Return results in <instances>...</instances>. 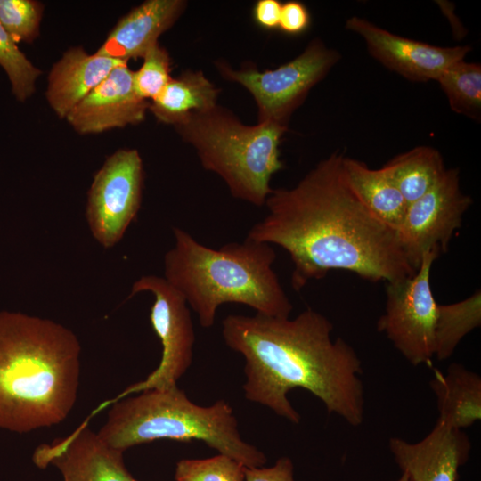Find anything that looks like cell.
I'll list each match as a JSON object with an SVG mask.
<instances>
[{"label": "cell", "instance_id": "cell-1", "mask_svg": "<svg viewBox=\"0 0 481 481\" xmlns=\"http://www.w3.org/2000/svg\"><path fill=\"white\" fill-rule=\"evenodd\" d=\"M343 158L334 152L295 186L272 189L265 203L267 214L247 234L287 251L296 291L332 270L387 283L416 272L396 232L376 219L350 188Z\"/></svg>", "mask_w": 481, "mask_h": 481}, {"label": "cell", "instance_id": "cell-2", "mask_svg": "<svg viewBox=\"0 0 481 481\" xmlns=\"http://www.w3.org/2000/svg\"><path fill=\"white\" fill-rule=\"evenodd\" d=\"M332 330L330 321L312 308L293 319L230 314L222 322L224 343L245 359L247 400L298 424L288 393L300 387L329 413L358 427L364 417L362 362L343 338L332 339Z\"/></svg>", "mask_w": 481, "mask_h": 481}, {"label": "cell", "instance_id": "cell-3", "mask_svg": "<svg viewBox=\"0 0 481 481\" xmlns=\"http://www.w3.org/2000/svg\"><path fill=\"white\" fill-rule=\"evenodd\" d=\"M81 346L50 319L0 312V428L29 433L62 422L75 406Z\"/></svg>", "mask_w": 481, "mask_h": 481}, {"label": "cell", "instance_id": "cell-4", "mask_svg": "<svg viewBox=\"0 0 481 481\" xmlns=\"http://www.w3.org/2000/svg\"><path fill=\"white\" fill-rule=\"evenodd\" d=\"M173 234L175 244L164 257V279L183 297L203 328L214 325L217 308L227 303L266 316L289 317L293 306L273 271L272 245L246 238L213 249L179 227Z\"/></svg>", "mask_w": 481, "mask_h": 481}, {"label": "cell", "instance_id": "cell-5", "mask_svg": "<svg viewBox=\"0 0 481 481\" xmlns=\"http://www.w3.org/2000/svg\"><path fill=\"white\" fill-rule=\"evenodd\" d=\"M137 394L112 401L107 420L97 432L110 446L125 452L163 439L195 440L246 468L266 463L265 454L240 436L232 407L224 399L201 406L178 387Z\"/></svg>", "mask_w": 481, "mask_h": 481}, {"label": "cell", "instance_id": "cell-6", "mask_svg": "<svg viewBox=\"0 0 481 481\" xmlns=\"http://www.w3.org/2000/svg\"><path fill=\"white\" fill-rule=\"evenodd\" d=\"M175 126L202 167L218 175L232 197L265 205L272 176L283 168L279 145L287 126L267 121L245 125L218 105L192 113Z\"/></svg>", "mask_w": 481, "mask_h": 481}, {"label": "cell", "instance_id": "cell-7", "mask_svg": "<svg viewBox=\"0 0 481 481\" xmlns=\"http://www.w3.org/2000/svg\"><path fill=\"white\" fill-rule=\"evenodd\" d=\"M339 58L337 51L314 39L298 57L274 69L258 71L248 67L233 70L223 61H218L216 67L224 77L240 84L251 94L257 106L258 122L287 126L292 112Z\"/></svg>", "mask_w": 481, "mask_h": 481}, {"label": "cell", "instance_id": "cell-8", "mask_svg": "<svg viewBox=\"0 0 481 481\" xmlns=\"http://www.w3.org/2000/svg\"><path fill=\"white\" fill-rule=\"evenodd\" d=\"M438 256L426 253L414 274L387 283L385 312L377 322V330L414 366L429 363L435 354L439 304L432 293L430 273Z\"/></svg>", "mask_w": 481, "mask_h": 481}, {"label": "cell", "instance_id": "cell-9", "mask_svg": "<svg viewBox=\"0 0 481 481\" xmlns=\"http://www.w3.org/2000/svg\"><path fill=\"white\" fill-rule=\"evenodd\" d=\"M143 291L154 296L150 321L161 343V359L143 380L127 387L114 400L144 390L175 387L192 363L195 332L183 297L164 278L156 275L142 276L133 284L128 298Z\"/></svg>", "mask_w": 481, "mask_h": 481}, {"label": "cell", "instance_id": "cell-10", "mask_svg": "<svg viewBox=\"0 0 481 481\" xmlns=\"http://www.w3.org/2000/svg\"><path fill=\"white\" fill-rule=\"evenodd\" d=\"M143 167L135 149L118 150L94 175L86 216L94 238L111 248L123 237L142 203Z\"/></svg>", "mask_w": 481, "mask_h": 481}, {"label": "cell", "instance_id": "cell-11", "mask_svg": "<svg viewBox=\"0 0 481 481\" xmlns=\"http://www.w3.org/2000/svg\"><path fill=\"white\" fill-rule=\"evenodd\" d=\"M471 204V197L461 190L458 168L446 169L427 193L408 204L396 235L415 271L426 253L440 255L447 250Z\"/></svg>", "mask_w": 481, "mask_h": 481}, {"label": "cell", "instance_id": "cell-12", "mask_svg": "<svg viewBox=\"0 0 481 481\" xmlns=\"http://www.w3.org/2000/svg\"><path fill=\"white\" fill-rule=\"evenodd\" d=\"M346 27L364 40L370 53L380 63L415 82L437 80L471 51L469 45L443 47L397 36L356 16L349 18Z\"/></svg>", "mask_w": 481, "mask_h": 481}, {"label": "cell", "instance_id": "cell-13", "mask_svg": "<svg viewBox=\"0 0 481 481\" xmlns=\"http://www.w3.org/2000/svg\"><path fill=\"white\" fill-rule=\"evenodd\" d=\"M123 453L83 425L66 437L39 445L32 459L41 469L54 466L63 481H139L126 469Z\"/></svg>", "mask_w": 481, "mask_h": 481}, {"label": "cell", "instance_id": "cell-14", "mask_svg": "<svg viewBox=\"0 0 481 481\" xmlns=\"http://www.w3.org/2000/svg\"><path fill=\"white\" fill-rule=\"evenodd\" d=\"M388 446L409 481H457L459 469L467 462L471 450L462 429L439 420L422 440L409 443L392 437Z\"/></svg>", "mask_w": 481, "mask_h": 481}, {"label": "cell", "instance_id": "cell-15", "mask_svg": "<svg viewBox=\"0 0 481 481\" xmlns=\"http://www.w3.org/2000/svg\"><path fill=\"white\" fill-rule=\"evenodd\" d=\"M127 62L116 67L67 115V121L79 134L103 131L142 122L148 102L136 94Z\"/></svg>", "mask_w": 481, "mask_h": 481}, {"label": "cell", "instance_id": "cell-16", "mask_svg": "<svg viewBox=\"0 0 481 481\" xmlns=\"http://www.w3.org/2000/svg\"><path fill=\"white\" fill-rule=\"evenodd\" d=\"M186 7L183 0H147L118 20L96 53L128 61L143 58Z\"/></svg>", "mask_w": 481, "mask_h": 481}, {"label": "cell", "instance_id": "cell-17", "mask_svg": "<svg viewBox=\"0 0 481 481\" xmlns=\"http://www.w3.org/2000/svg\"><path fill=\"white\" fill-rule=\"evenodd\" d=\"M127 61L98 53L89 54L82 47H73L52 68L46 99L61 118L74 109L118 65Z\"/></svg>", "mask_w": 481, "mask_h": 481}, {"label": "cell", "instance_id": "cell-18", "mask_svg": "<svg viewBox=\"0 0 481 481\" xmlns=\"http://www.w3.org/2000/svg\"><path fill=\"white\" fill-rule=\"evenodd\" d=\"M430 387L436 397L438 420L462 429L481 420V378L453 363L446 372L435 370Z\"/></svg>", "mask_w": 481, "mask_h": 481}, {"label": "cell", "instance_id": "cell-19", "mask_svg": "<svg viewBox=\"0 0 481 481\" xmlns=\"http://www.w3.org/2000/svg\"><path fill=\"white\" fill-rule=\"evenodd\" d=\"M343 170L347 183L366 209L396 232L408 204L384 170L370 168L364 162L345 156Z\"/></svg>", "mask_w": 481, "mask_h": 481}, {"label": "cell", "instance_id": "cell-20", "mask_svg": "<svg viewBox=\"0 0 481 481\" xmlns=\"http://www.w3.org/2000/svg\"><path fill=\"white\" fill-rule=\"evenodd\" d=\"M219 89L201 71L187 70L171 78L148 110L165 124L177 126L192 113L208 110L216 104Z\"/></svg>", "mask_w": 481, "mask_h": 481}, {"label": "cell", "instance_id": "cell-21", "mask_svg": "<svg viewBox=\"0 0 481 481\" xmlns=\"http://www.w3.org/2000/svg\"><path fill=\"white\" fill-rule=\"evenodd\" d=\"M381 168L407 204L427 193L446 170L442 155L430 146H417L399 154Z\"/></svg>", "mask_w": 481, "mask_h": 481}, {"label": "cell", "instance_id": "cell-22", "mask_svg": "<svg viewBox=\"0 0 481 481\" xmlns=\"http://www.w3.org/2000/svg\"><path fill=\"white\" fill-rule=\"evenodd\" d=\"M480 324V290L456 303L439 304L435 330L434 357L439 361L451 357L461 339Z\"/></svg>", "mask_w": 481, "mask_h": 481}, {"label": "cell", "instance_id": "cell-23", "mask_svg": "<svg viewBox=\"0 0 481 481\" xmlns=\"http://www.w3.org/2000/svg\"><path fill=\"white\" fill-rule=\"evenodd\" d=\"M451 109L476 120L481 116V66L464 60L448 67L436 80Z\"/></svg>", "mask_w": 481, "mask_h": 481}, {"label": "cell", "instance_id": "cell-24", "mask_svg": "<svg viewBox=\"0 0 481 481\" xmlns=\"http://www.w3.org/2000/svg\"><path fill=\"white\" fill-rule=\"evenodd\" d=\"M0 65L5 70L12 91L20 102L35 92V84L41 71L19 49L17 43L0 24Z\"/></svg>", "mask_w": 481, "mask_h": 481}, {"label": "cell", "instance_id": "cell-25", "mask_svg": "<svg viewBox=\"0 0 481 481\" xmlns=\"http://www.w3.org/2000/svg\"><path fill=\"white\" fill-rule=\"evenodd\" d=\"M245 466L218 453L206 459H183L176 462L175 481H245Z\"/></svg>", "mask_w": 481, "mask_h": 481}, {"label": "cell", "instance_id": "cell-26", "mask_svg": "<svg viewBox=\"0 0 481 481\" xmlns=\"http://www.w3.org/2000/svg\"><path fill=\"white\" fill-rule=\"evenodd\" d=\"M43 13L41 3L33 0H0V24L15 43L34 41Z\"/></svg>", "mask_w": 481, "mask_h": 481}, {"label": "cell", "instance_id": "cell-27", "mask_svg": "<svg viewBox=\"0 0 481 481\" xmlns=\"http://www.w3.org/2000/svg\"><path fill=\"white\" fill-rule=\"evenodd\" d=\"M143 59L141 68L134 71V87L139 97L151 101L171 80V61L167 52L159 43L152 45Z\"/></svg>", "mask_w": 481, "mask_h": 481}, {"label": "cell", "instance_id": "cell-28", "mask_svg": "<svg viewBox=\"0 0 481 481\" xmlns=\"http://www.w3.org/2000/svg\"><path fill=\"white\" fill-rule=\"evenodd\" d=\"M310 25V14L300 2L289 1L281 4L278 29L286 34L298 35Z\"/></svg>", "mask_w": 481, "mask_h": 481}, {"label": "cell", "instance_id": "cell-29", "mask_svg": "<svg viewBox=\"0 0 481 481\" xmlns=\"http://www.w3.org/2000/svg\"><path fill=\"white\" fill-rule=\"evenodd\" d=\"M245 481H295L293 462L283 456L268 468H245Z\"/></svg>", "mask_w": 481, "mask_h": 481}, {"label": "cell", "instance_id": "cell-30", "mask_svg": "<svg viewBox=\"0 0 481 481\" xmlns=\"http://www.w3.org/2000/svg\"><path fill=\"white\" fill-rule=\"evenodd\" d=\"M281 7L278 0H258L252 10L253 19L265 29H278Z\"/></svg>", "mask_w": 481, "mask_h": 481}, {"label": "cell", "instance_id": "cell-31", "mask_svg": "<svg viewBox=\"0 0 481 481\" xmlns=\"http://www.w3.org/2000/svg\"><path fill=\"white\" fill-rule=\"evenodd\" d=\"M396 481H409L407 476L404 473H402V476Z\"/></svg>", "mask_w": 481, "mask_h": 481}]
</instances>
